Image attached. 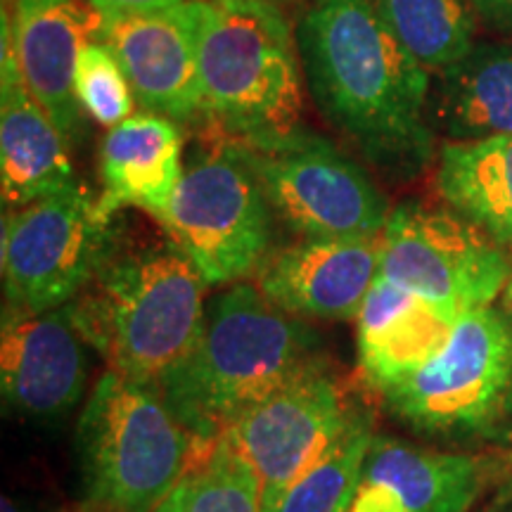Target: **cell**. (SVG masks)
Masks as SVG:
<instances>
[{
    "label": "cell",
    "instance_id": "5bb4252c",
    "mask_svg": "<svg viewBox=\"0 0 512 512\" xmlns=\"http://www.w3.org/2000/svg\"><path fill=\"white\" fill-rule=\"evenodd\" d=\"M380 268L382 233L302 240L268 254L259 268V290L299 320H356Z\"/></svg>",
    "mask_w": 512,
    "mask_h": 512
},
{
    "label": "cell",
    "instance_id": "ba28073f",
    "mask_svg": "<svg viewBox=\"0 0 512 512\" xmlns=\"http://www.w3.org/2000/svg\"><path fill=\"white\" fill-rule=\"evenodd\" d=\"M117 216L79 183L3 216L5 304L46 313L72 304L117 245Z\"/></svg>",
    "mask_w": 512,
    "mask_h": 512
},
{
    "label": "cell",
    "instance_id": "484cf974",
    "mask_svg": "<svg viewBox=\"0 0 512 512\" xmlns=\"http://www.w3.org/2000/svg\"><path fill=\"white\" fill-rule=\"evenodd\" d=\"M479 22L498 36H512V0H470Z\"/></svg>",
    "mask_w": 512,
    "mask_h": 512
},
{
    "label": "cell",
    "instance_id": "9a60e30c",
    "mask_svg": "<svg viewBox=\"0 0 512 512\" xmlns=\"http://www.w3.org/2000/svg\"><path fill=\"white\" fill-rule=\"evenodd\" d=\"M79 185L69 143L31 95L15 46L10 15L0 19V195L5 211L27 207Z\"/></svg>",
    "mask_w": 512,
    "mask_h": 512
},
{
    "label": "cell",
    "instance_id": "277c9868",
    "mask_svg": "<svg viewBox=\"0 0 512 512\" xmlns=\"http://www.w3.org/2000/svg\"><path fill=\"white\" fill-rule=\"evenodd\" d=\"M202 10V124L245 147L304 131L306 81L285 10L268 0H202Z\"/></svg>",
    "mask_w": 512,
    "mask_h": 512
},
{
    "label": "cell",
    "instance_id": "83f0119b",
    "mask_svg": "<svg viewBox=\"0 0 512 512\" xmlns=\"http://www.w3.org/2000/svg\"><path fill=\"white\" fill-rule=\"evenodd\" d=\"M95 10H140V8H164V5L188 3V0H86Z\"/></svg>",
    "mask_w": 512,
    "mask_h": 512
},
{
    "label": "cell",
    "instance_id": "f546056e",
    "mask_svg": "<svg viewBox=\"0 0 512 512\" xmlns=\"http://www.w3.org/2000/svg\"><path fill=\"white\" fill-rule=\"evenodd\" d=\"M505 304H508V313L512 316V273L508 285H505Z\"/></svg>",
    "mask_w": 512,
    "mask_h": 512
},
{
    "label": "cell",
    "instance_id": "d6986e66",
    "mask_svg": "<svg viewBox=\"0 0 512 512\" xmlns=\"http://www.w3.org/2000/svg\"><path fill=\"white\" fill-rule=\"evenodd\" d=\"M98 169L105 214L136 207L162 223L183 176L181 126L157 114L128 117L102 140Z\"/></svg>",
    "mask_w": 512,
    "mask_h": 512
},
{
    "label": "cell",
    "instance_id": "7a4b0ae2",
    "mask_svg": "<svg viewBox=\"0 0 512 512\" xmlns=\"http://www.w3.org/2000/svg\"><path fill=\"white\" fill-rule=\"evenodd\" d=\"M318 337L259 287L235 283L211 299L195 347L159 384L207 456L242 415L318 361Z\"/></svg>",
    "mask_w": 512,
    "mask_h": 512
},
{
    "label": "cell",
    "instance_id": "603a6c76",
    "mask_svg": "<svg viewBox=\"0 0 512 512\" xmlns=\"http://www.w3.org/2000/svg\"><path fill=\"white\" fill-rule=\"evenodd\" d=\"M373 439V413L361 403L347 430L287 486L268 512H347Z\"/></svg>",
    "mask_w": 512,
    "mask_h": 512
},
{
    "label": "cell",
    "instance_id": "ffe728a7",
    "mask_svg": "<svg viewBox=\"0 0 512 512\" xmlns=\"http://www.w3.org/2000/svg\"><path fill=\"white\" fill-rule=\"evenodd\" d=\"M430 117L451 143L512 136V36L482 38L463 60L432 74Z\"/></svg>",
    "mask_w": 512,
    "mask_h": 512
},
{
    "label": "cell",
    "instance_id": "4dcf8cb0",
    "mask_svg": "<svg viewBox=\"0 0 512 512\" xmlns=\"http://www.w3.org/2000/svg\"><path fill=\"white\" fill-rule=\"evenodd\" d=\"M74 512H105V510H100V508H95V505L86 503V505H79V508H76Z\"/></svg>",
    "mask_w": 512,
    "mask_h": 512
},
{
    "label": "cell",
    "instance_id": "52a82bcc",
    "mask_svg": "<svg viewBox=\"0 0 512 512\" xmlns=\"http://www.w3.org/2000/svg\"><path fill=\"white\" fill-rule=\"evenodd\" d=\"M380 396L420 432L494 434L512 413V316L494 304L460 313L444 349Z\"/></svg>",
    "mask_w": 512,
    "mask_h": 512
},
{
    "label": "cell",
    "instance_id": "f1b7e54d",
    "mask_svg": "<svg viewBox=\"0 0 512 512\" xmlns=\"http://www.w3.org/2000/svg\"><path fill=\"white\" fill-rule=\"evenodd\" d=\"M0 512H43V510H34V508H29V505L17 503L15 498L5 496L3 498V505H0Z\"/></svg>",
    "mask_w": 512,
    "mask_h": 512
},
{
    "label": "cell",
    "instance_id": "4316f807",
    "mask_svg": "<svg viewBox=\"0 0 512 512\" xmlns=\"http://www.w3.org/2000/svg\"><path fill=\"white\" fill-rule=\"evenodd\" d=\"M494 470L498 475L512 479V413L503 420V425L494 432Z\"/></svg>",
    "mask_w": 512,
    "mask_h": 512
},
{
    "label": "cell",
    "instance_id": "1f68e13d",
    "mask_svg": "<svg viewBox=\"0 0 512 512\" xmlns=\"http://www.w3.org/2000/svg\"><path fill=\"white\" fill-rule=\"evenodd\" d=\"M268 3H278V5H283L285 0H268Z\"/></svg>",
    "mask_w": 512,
    "mask_h": 512
},
{
    "label": "cell",
    "instance_id": "5b68a950",
    "mask_svg": "<svg viewBox=\"0 0 512 512\" xmlns=\"http://www.w3.org/2000/svg\"><path fill=\"white\" fill-rule=\"evenodd\" d=\"M197 441L157 387L100 377L76 430L86 503L105 512H155L197 463Z\"/></svg>",
    "mask_w": 512,
    "mask_h": 512
},
{
    "label": "cell",
    "instance_id": "e0dca14e",
    "mask_svg": "<svg viewBox=\"0 0 512 512\" xmlns=\"http://www.w3.org/2000/svg\"><path fill=\"white\" fill-rule=\"evenodd\" d=\"M486 477L479 458L375 434L347 512H467Z\"/></svg>",
    "mask_w": 512,
    "mask_h": 512
},
{
    "label": "cell",
    "instance_id": "30bf717a",
    "mask_svg": "<svg viewBox=\"0 0 512 512\" xmlns=\"http://www.w3.org/2000/svg\"><path fill=\"white\" fill-rule=\"evenodd\" d=\"M510 273L508 249L456 209L406 200L382 230V278L458 316L494 304Z\"/></svg>",
    "mask_w": 512,
    "mask_h": 512
},
{
    "label": "cell",
    "instance_id": "3957f363",
    "mask_svg": "<svg viewBox=\"0 0 512 512\" xmlns=\"http://www.w3.org/2000/svg\"><path fill=\"white\" fill-rule=\"evenodd\" d=\"M204 278L169 238L121 242L67 304L91 349L126 380L157 387L200 337Z\"/></svg>",
    "mask_w": 512,
    "mask_h": 512
},
{
    "label": "cell",
    "instance_id": "8992f818",
    "mask_svg": "<svg viewBox=\"0 0 512 512\" xmlns=\"http://www.w3.org/2000/svg\"><path fill=\"white\" fill-rule=\"evenodd\" d=\"M162 228L207 285L259 271L271 254L273 209L245 147L202 124Z\"/></svg>",
    "mask_w": 512,
    "mask_h": 512
},
{
    "label": "cell",
    "instance_id": "9c48e42d",
    "mask_svg": "<svg viewBox=\"0 0 512 512\" xmlns=\"http://www.w3.org/2000/svg\"><path fill=\"white\" fill-rule=\"evenodd\" d=\"M245 152L273 216L302 240L373 238L387 226L389 202L366 164L330 138L304 128Z\"/></svg>",
    "mask_w": 512,
    "mask_h": 512
},
{
    "label": "cell",
    "instance_id": "6da1fadb",
    "mask_svg": "<svg viewBox=\"0 0 512 512\" xmlns=\"http://www.w3.org/2000/svg\"><path fill=\"white\" fill-rule=\"evenodd\" d=\"M294 31L306 93L347 150L387 181L425 174L437 155L432 74L375 0H309Z\"/></svg>",
    "mask_w": 512,
    "mask_h": 512
},
{
    "label": "cell",
    "instance_id": "7402d4cb",
    "mask_svg": "<svg viewBox=\"0 0 512 512\" xmlns=\"http://www.w3.org/2000/svg\"><path fill=\"white\" fill-rule=\"evenodd\" d=\"M394 36L430 74L451 67L479 41L470 0H375Z\"/></svg>",
    "mask_w": 512,
    "mask_h": 512
},
{
    "label": "cell",
    "instance_id": "d4e9b609",
    "mask_svg": "<svg viewBox=\"0 0 512 512\" xmlns=\"http://www.w3.org/2000/svg\"><path fill=\"white\" fill-rule=\"evenodd\" d=\"M81 110L100 126H119L133 112V91L117 55L105 43L88 41L81 48L74 76Z\"/></svg>",
    "mask_w": 512,
    "mask_h": 512
},
{
    "label": "cell",
    "instance_id": "7c38bea8",
    "mask_svg": "<svg viewBox=\"0 0 512 512\" xmlns=\"http://www.w3.org/2000/svg\"><path fill=\"white\" fill-rule=\"evenodd\" d=\"M95 10V8H93ZM95 41L117 55L145 114L178 126L204 121L200 38L202 0L140 10H95Z\"/></svg>",
    "mask_w": 512,
    "mask_h": 512
},
{
    "label": "cell",
    "instance_id": "d6a6232c",
    "mask_svg": "<svg viewBox=\"0 0 512 512\" xmlns=\"http://www.w3.org/2000/svg\"><path fill=\"white\" fill-rule=\"evenodd\" d=\"M510 512H512V510H510Z\"/></svg>",
    "mask_w": 512,
    "mask_h": 512
},
{
    "label": "cell",
    "instance_id": "ac0fdd59",
    "mask_svg": "<svg viewBox=\"0 0 512 512\" xmlns=\"http://www.w3.org/2000/svg\"><path fill=\"white\" fill-rule=\"evenodd\" d=\"M458 318L380 275L356 318L358 366L366 382L380 394L415 373L444 349Z\"/></svg>",
    "mask_w": 512,
    "mask_h": 512
},
{
    "label": "cell",
    "instance_id": "4fadbf2b",
    "mask_svg": "<svg viewBox=\"0 0 512 512\" xmlns=\"http://www.w3.org/2000/svg\"><path fill=\"white\" fill-rule=\"evenodd\" d=\"M88 347L67 306L29 313L3 306L0 392L5 408L31 420L69 413L86 392Z\"/></svg>",
    "mask_w": 512,
    "mask_h": 512
},
{
    "label": "cell",
    "instance_id": "8fae6325",
    "mask_svg": "<svg viewBox=\"0 0 512 512\" xmlns=\"http://www.w3.org/2000/svg\"><path fill=\"white\" fill-rule=\"evenodd\" d=\"M358 408L349 384L318 358L223 434L259 479L261 512L335 444Z\"/></svg>",
    "mask_w": 512,
    "mask_h": 512
},
{
    "label": "cell",
    "instance_id": "cb8c5ba5",
    "mask_svg": "<svg viewBox=\"0 0 512 512\" xmlns=\"http://www.w3.org/2000/svg\"><path fill=\"white\" fill-rule=\"evenodd\" d=\"M155 512H261L259 479L252 467L219 439Z\"/></svg>",
    "mask_w": 512,
    "mask_h": 512
},
{
    "label": "cell",
    "instance_id": "44dd1931",
    "mask_svg": "<svg viewBox=\"0 0 512 512\" xmlns=\"http://www.w3.org/2000/svg\"><path fill=\"white\" fill-rule=\"evenodd\" d=\"M437 190L448 207L512 252V136L444 140L437 155Z\"/></svg>",
    "mask_w": 512,
    "mask_h": 512
},
{
    "label": "cell",
    "instance_id": "2e32d148",
    "mask_svg": "<svg viewBox=\"0 0 512 512\" xmlns=\"http://www.w3.org/2000/svg\"><path fill=\"white\" fill-rule=\"evenodd\" d=\"M8 15L12 46L31 95L64 140L76 145L83 136L76 62L81 48L93 41L98 12L83 0H10Z\"/></svg>",
    "mask_w": 512,
    "mask_h": 512
}]
</instances>
